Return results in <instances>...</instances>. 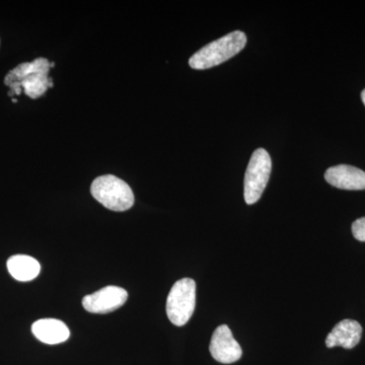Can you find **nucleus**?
Segmentation results:
<instances>
[{
  "instance_id": "f257e3e1",
  "label": "nucleus",
  "mask_w": 365,
  "mask_h": 365,
  "mask_svg": "<svg viewBox=\"0 0 365 365\" xmlns=\"http://www.w3.org/2000/svg\"><path fill=\"white\" fill-rule=\"evenodd\" d=\"M55 64L45 58H37L32 62H25L6 74L4 83L11 88L9 95L20 96L24 90L28 97H42L48 88H52V79L48 76L50 69Z\"/></svg>"
},
{
  "instance_id": "f03ea898",
  "label": "nucleus",
  "mask_w": 365,
  "mask_h": 365,
  "mask_svg": "<svg viewBox=\"0 0 365 365\" xmlns=\"http://www.w3.org/2000/svg\"><path fill=\"white\" fill-rule=\"evenodd\" d=\"M246 44V34L235 31L204 46L190 58L189 66L197 71L220 66L241 52Z\"/></svg>"
},
{
  "instance_id": "7ed1b4c3",
  "label": "nucleus",
  "mask_w": 365,
  "mask_h": 365,
  "mask_svg": "<svg viewBox=\"0 0 365 365\" xmlns=\"http://www.w3.org/2000/svg\"><path fill=\"white\" fill-rule=\"evenodd\" d=\"M93 198L113 211H126L134 204V194L126 182L113 175L97 178L91 187Z\"/></svg>"
},
{
  "instance_id": "20e7f679",
  "label": "nucleus",
  "mask_w": 365,
  "mask_h": 365,
  "mask_svg": "<svg viewBox=\"0 0 365 365\" xmlns=\"http://www.w3.org/2000/svg\"><path fill=\"white\" fill-rule=\"evenodd\" d=\"M195 304V281L191 278H182L175 283L168 297V318L178 327L186 325L194 313Z\"/></svg>"
},
{
  "instance_id": "39448f33",
  "label": "nucleus",
  "mask_w": 365,
  "mask_h": 365,
  "mask_svg": "<svg viewBox=\"0 0 365 365\" xmlns=\"http://www.w3.org/2000/svg\"><path fill=\"white\" fill-rule=\"evenodd\" d=\"M272 170V160L268 151L258 148L250 160L245 176L244 196L247 204L258 202L267 186Z\"/></svg>"
},
{
  "instance_id": "423d86ee",
  "label": "nucleus",
  "mask_w": 365,
  "mask_h": 365,
  "mask_svg": "<svg viewBox=\"0 0 365 365\" xmlns=\"http://www.w3.org/2000/svg\"><path fill=\"white\" fill-rule=\"evenodd\" d=\"M128 299V292L119 287H106L86 295L83 299L86 311L91 314H108L116 311Z\"/></svg>"
},
{
  "instance_id": "0eeeda50",
  "label": "nucleus",
  "mask_w": 365,
  "mask_h": 365,
  "mask_svg": "<svg viewBox=\"0 0 365 365\" xmlns=\"http://www.w3.org/2000/svg\"><path fill=\"white\" fill-rule=\"evenodd\" d=\"M209 351L216 361L223 364L239 361L242 355L241 346L235 339L232 331L227 325L216 328L211 338Z\"/></svg>"
},
{
  "instance_id": "6e6552de",
  "label": "nucleus",
  "mask_w": 365,
  "mask_h": 365,
  "mask_svg": "<svg viewBox=\"0 0 365 365\" xmlns=\"http://www.w3.org/2000/svg\"><path fill=\"white\" fill-rule=\"evenodd\" d=\"M325 179L329 184L338 189L350 191L365 190V172L352 165L331 167L325 173Z\"/></svg>"
},
{
  "instance_id": "1a4fd4ad",
  "label": "nucleus",
  "mask_w": 365,
  "mask_h": 365,
  "mask_svg": "<svg viewBox=\"0 0 365 365\" xmlns=\"http://www.w3.org/2000/svg\"><path fill=\"white\" fill-rule=\"evenodd\" d=\"M362 327L354 319H343L339 322L326 338L328 348L340 347L352 349L361 339Z\"/></svg>"
},
{
  "instance_id": "9d476101",
  "label": "nucleus",
  "mask_w": 365,
  "mask_h": 365,
  "mask_svg": "<svg viewBox=\"0 0 365 365\" xmlns=\"http://www.w3.org/2000/svg\"><path fill=\"white\" fill-rule=\"evenodd\" d=\"M32 332L38 340L49 345L66 342L71 336L68 327L56 319H38L33 324Z\"/></svg>"
},
{
  "instance_id": "9b49d317",
  "label": "nucleus",
  "mask_w": 365,
  "mask_h": 365,
  "mask_svg": "<svg viewBox=\"0 0 365 365\" xmlns=\"http://www.w3.org/2000/svg\"><path fill=\"white\" fill-rule=\"evenodd\" d=\"M7 269L14 279L26 282L35 279L40 274L39 262L26 255H16L7 261Z\"/></svg>"
},
{
  "instance_id": "f8f14e48",
  "label": "nucleus",
  "mask_w": 365,
  "mask_h": 365,
  "mask_svg": "<svg viewBox=\"0 0 365 365\" xmlns=\"http://www.w3.org/2000/svg\"><path fill=\"white\" fill-rule=\"evenodd\" d=\"M353 237L359 242H365V217L359 218L352 225Z\"/></svg>"
},
{
  "instance_id": "ddd939ff",
  "label": "nucleus",
  "mask_w": 365,
  "mask_h": 365,
  "mask_svg": "<svg viewBox=\"0 0 365 365\" xmlns=\"http://www.w3.org/2000/svg\"><path fill=\"white\" fill-rule=\"evenodd\" d=\"M361 100H362V102H364V104L365 106V90L362 91Z\"/></svg>"
}]
</instances>
